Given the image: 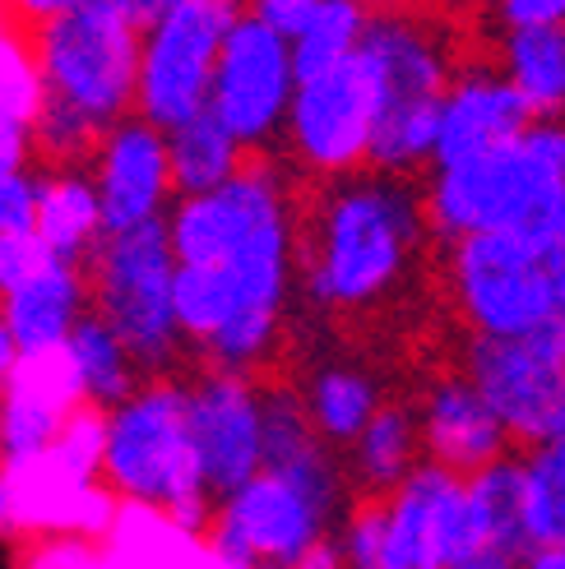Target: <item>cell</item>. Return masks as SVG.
<instances>
[{"instance_id": "1", "label": "cell", "mask_w": 565, "mask_h": 569, "mask_svg": "<svg viewBox=\"0 0 565 569\" xmlns=\"http://www.w3.org/2000/svg\"><path fill=\"white\" fill-rule=\"evenodd\" d=\"M427 204L408 177L357 172L329 181L297 227V288L329 316L380 306L427 241Z\"/></svg>"}, {"instance_id": "2", "label": "cell", "mask_w": 565, "mask_h": 569, "mask_svg": "<svg viewBox=\"0 0 565 569\" xmlns=\"http://www.w3.org/2000/svg\"><path fill=\"white\" fill-rule=\"evenodd\" d=\"M357 66L371 83V172L413 177L436 153V126L445 93L455 83V47L449 33L417 10L371 14L357 47Z\"/></svg>"}, {"instance_id": "3", "label": "cell", "mask_w": 565, "mask_h": 569, "mask_svg": "<svg viewBox=\"0 0 565 569\" xmlns=\"http://www.w3.org/2000/svg\"><path fill=\"white\" fill-rule=\"evenodd\" d=\"M102 487L135 509L162 515L167 523L190 537L209 532L218 500L209 496L200 463H195L181 380L153 376L126 403L107 412Z\"/></svg>"}, {"instance_id": "4", "label": "cell", "mask_w": 565, "mask_h": 569, "mask_svg": "<svg viewBox=\"0 0 565 569\" xmlns=\"http://www.w3.org/2000/svg\"><path fill=\"white\" fill-rule=\"evenodd\" d=\"M445 288L473 338H538L565 316V209L515 232L449 241Z\"/></svg>"}, {"instance_id": "5", "label": "cell", "mask_w": 565, "mask_h": 569, "mask_svg": "<svg viewBox=\"0 0 565 569\" xmlns=\"http://www.w3.org/2000/svg\"><path fill=\"white\" fill-rule=\"evenodd\" d=\"M348 515V472L334 449L265 468L241 491L218 500L205 542L222 569H297L306 551L329 542Z\"/></svg>"}, {"instance_id": "6", "label": "cell", "mask_w": 565, "mask_h": 569, "mask_svg": "<svg viewBox=\"0 0 565 569\" xmlns=\"http://www.w3.org/2000/svg\"><path fill=\"white\" fill-rule=\"evenodd\" d=\"M422 204L432 232L445 241L515 232L552 218L565 209V117L533 121L511 144L436 167Z\"/></svg>"}, {"instance_id": "7", "label": "cell", "mask_w": 565, "mask_h": 569, "mask_svg": "<svg viewBox=\"0 0 565 569\" xmlns=\"http://www.w3.org/2000/svg\"><path fill=\"white\" fill-rule=\"evenodd\" d=\"M47 107L89 126L98 139L135 117L139 89V28L107 0H89L33 33Z\"/></svg>"}, {"instance_id": "8", "label": "cell", "mask_w": 565, "mask_h": 569, "mask_svg": "<svg viewBox=\"0 0 565 569\" xmlns=\"http://www.w3.org/2000/svg\"><path fill=\"white\" fill-rule=\"evenodd\" d=\"M89 310L111 325L145 380L167 376L181 352L177 329V254L167 241V222H145L130 232H107L83 260Z\"/></svg>"}, {"instance_id": "9", "label": "cell", "mask_w": 565, "mask_h": 569, "mask_svg": "<svg viewBox=\"0 0 565 569\" xmlns=\"http://www.w3.org/2000/svg\"><path fill=\"white\" fill-rule=\"evenodd\" d=\"M246 14V0H177L139 33L135 117L162 134L209 111V89L222 42Z\"/></svg>"}, {"instance_id": "10", "label": "cell", "mask_w": 565, "mask_h": 569, "mask_svg": "<svg viewBox=\"0 0 565 569\" xmlns=\"http://www.w3.org/2000/svg\"><path fill=\"white\" fill-rule=\"evenodd\" d=\"M293 93H297V70H293L288 38L246 10L228 33V42H222L214 89H209V111L250 153L282 134Z\"/></svg>"}, {"instance_id": "11", "label": "cell", "mask_w": 565, "mask_h": 569, "mask_svg": "<svg viewBox=\"0 0 565 569\" xmlns=\"http://www.w3.org/2000/svg\"><path fill=\"white\" fill-rule=\"evenodd\" d=\"M464 376L511 445L538 449L565 436V361L538 338H468Z\"/></svg>"}, {"instance_id": "12", "label": "cell", "mask_w": 565, "mask_h": 569, "mask_svg": "<svg viewBox=\"0 0 565 569\" xmlns=\"http://www.w3.org/2000/svg\"><path fill=\"white\" fill-rule=\"evenodd\" d=\"M371 126L376 102L366 83L357 56L325 74L297 79V93L288 107V153L297 158L301 172L320 181H344L371 167Z\"/></svg>"}, {"instance_id": "13", "label": "cell", "mask_w": 565, "mask_h": 569, "mask_svg": "<svg viewBox=\"0 0 565 569\" xmlns=\"http://www.w3.org/2000/svg\"><path fill=\"white\" fill-rule=\"evenodd\" d=\"M195 463L214 500H228L265 472V389L256 376L200 371L186 385Z\"/></svg>"}, {"instance_id": "14", "label": "cell", "mask_w": 565, "mask_h": 569, "mask_svg": "<svg viewBox=\"0 0 565 569\" xmlns=\"http://www.w3.org/2000/svg\"><path fill=\"white\" fill-rule=\"evenodd\" d=\"M89 177L102 204L107 232H130V227L162 222L177 204L172 158H167V134L139 117H126L102 134V144L89 158Z\"/></svg>"}, {"instance_id": "15", "label": "cell", "mask_w": 565, "mask_h": 569, "mask_svg": "<svg viewBox=\"0 0 565 569\" xmlns=\"http://www.w3.org/2000/svg\"><path fill=\"white\" fill-rule=\"evenodd\" d=\"M83 408L79 385L70 376L66 348L47 357H23L14 380L0 389V468L19 472L47 459L70 412Z\"/></svg>"}, {"instance_id": "16", "label": "cell", "mask_w": 565, "mask_h": 569, "mask_svg": "<svg viewBox=\"0 0 565 569\" xmlns=\"http://www.w3.org/2000/svg\"><path fill=\"white\" fill-rule=\"evenodd\" d=\"M417 431H422V453L427 463L473 477L511 453V436L487 408V398L468 385L464 371L436 376L417 403Z\"/></svg>"}, {"instance_id": "17", "label": "cell", "mask_w": 565, "mask_h": 569, "mask_svg": "<svg viewBox=\"0 0 565 569\" xmlns=\"http://www.w3.org/2000/svg\"><path fill=\"white\" fill-rule=\"evenodd\" d=\"M528 126H533V111L511 89L500 66H468L455 74V83L445 93L432 167H455L496 144H511Z\"/></svg>"}, {"instance_id": "18", "label": "cell", "mask_w": 565, "mask_h": 569, "mask_svg": "<svg viewBox=\"0 0 565 569\" xmlns=\"http://www.w3.org/2000/svg\"><path fill=\"white\" fill-rule=\"evenodd\" d=\"M83 316H89V278L83 264L70 260H51L33 282L0 297V325L14 333L23 357L61 352Z\"/></svg>"}, {"instance_id": "19", "label": "cell", "mask_w": 565, "mask_h": 569, "mask_svg": "<svg viewBox=\"0 0 565 569\" xmlns=\"http://www.w3.org/2000/svg\"><path fill=\"white\" fill-rule=\"evenodd\" d=\"M297 398H301L310 426H316V436L329 449H348L366 431V421L385 408L380 380L366 371L361 361H348V357L310 366L297 385Z\"/></svg>"}, {"instance_id": "20", "label": "cell", "mask_w": 565, "mask_h": 569, "mask_svg": "<svg viewBox=\"0 0 565 569\" xmlns=\"http://www.w3.org/2000/svg\"><path fill=\"white\" fill-rule=\"evenodd\" d=\"M42 246L56 260L83 264L107 237L102 227V204L89 167H47L38 177V227Z\"/></svg>"}, {"instance_id": "21", "label": "cell", "mask_w": 565, "mask_h": 569, "mask_svg": "<svg viewBox=\"0 0 565 569\" xmlns=\"http://www.w3.org/2000/svg\"><path fill=\"white\" fill-rule=\"evenodd\" d=\"M422 468V431L417 408L385 403L366 431L348 445V481L361 491V500H389L404 481Z\"/></svg>"}, {"instance_id": "22", "label": "cell", "mask_w": 565, "mask_h": 569, "mask_svg": "<svg viewBox=\"0 0 565 569\" xmlns=\"http://www.w3.org/2000/svg\"><path fill=\"white\" fill-rule=\"evenodd\" d=\"M66 361H70V376L79 385L83 408H98V412H111L117 403H126V398L139 385H145V371L135 366V357L126 352V343L111 333L107 320L93 316V310L70 333Z\"/></svg>"}, {"instance_id": "23", "label": "cell", "mask_w": 565, "mask_h": 569, "mask_svg": "<svg viewBox=\"0 0 565 569\" xmlns=\"http://www.w3.org/2000/svg\"><path fill=\"white\" fill-rule=\"evenodd\" d=\"M500 74L524 98L533 121L565 111V28H511L500 38Z\"/></svg>"}, {"instance_id": "24", "label": "cell", "mask_w": 565, "mask_h": 569, "mask_svg": "<svg viewBox=\"0 0 565 569\" xmlns=\"http://www.w3.org/2000/svg\"><path fill=\"white\" fill-rule=\"evenodd\" d=\"M473 519L483 528L487 551H500L511 560H524L528 547V523H524V453H505L500 463L464 477Z\"/></svg>"}, {"instance_id": "25", "label": "cell", "mask_w": 565, "mask_h": 569, "mask_svg": "<svg viewBox=\"0 0 565 569\" xmlns=\"http://www.w3.org/2000/svg\"><path fill=\"white\" fill-rule=\"evenodd\" d=\"M167 158H172L177 199L228 186L246 167V149L228 134V126H222L214 111H200V117H190L186 126L167 130Z\"/></svg>"}, {"instance_id": "26", "label": "cell", "mask_w": 565, "mask_h": 569, "mask_svg": "<svg viewBox=\"0 0 565 569\" xmlns=\"http://www.w3.org/2000/svg\"><path fill=\"white\" fill-rule=\"evenodd\" d=\"M385 569H445L432 537V477L422 463L385 500Z\"/></svg>"}, {"instance_id": "27", "label": "cell", "mask_w": 565, "mask_h": 569, "mask_svg": "<svg viewBox=\"0 0 565 569\" xmlns=\"http://www.w3.org/2000/svg\"><path fill=\"white\" fill-rule=\"evenodd\" d=\"M366 14L357 0H325L320 10H310L297 33L288 38L293 47V70L297 79H310V74H325L334 66H344L357 56L361 38H366Z\"/></svg>"}, {"instance_id": "28", "label": "cell", "mask_w": 565, "mask_h": 569, "mask_svg": "<svg viewBox=\"0 0 565 569\" xmlns=\"http://www.w3.org/2000/svg\"><path fill=\"white\" fill-rule=\"evenodd\" d=\"M528 547H565V436L524 453Z\"/></svg>"}, {"instance_id": "29", "label": "cell", "mask_w": 565, "mask_h": 569, "mask_svg": "<svg viewBox=\"0 0 565 569\" xmlns=\"http://www.w3.org/2000/svg\"><path fill=\"white\" fill-rule=\"evenodd\" d=\"M42 107H47V83L38 70L33 33H23L19 23L0 28V121L38 130Z\"/></svg>"}, {"instance_id": "30", "label": "cell", "mask_w": 565, "mask_h": 569, "mask_svg": "<svg viewBox=\"0 0 565 569\" xmlns=\"http://www.w3.org/2000/svg\"><path fill=\"white\" fill-rule=\"evenodd\" d=\"M334 547L344 569H385V500L348 505L344 523L334 528Z\"/></svg>"}, {"instance_id": "31", "label": "cell", "mask_w": 565, "mask_h": 569, "mask_svg": "<svg viewBox=\"0 0 565 569\" xmlns=\"http://www.w3.org/2000/svg\"><path fill=\"white\" fill-rule=\"evenodd\" d=\"M56 254L42 246L38 232H19V237H0V297L19 292L23 282H33Z\"/></svg>"}, {"instance_id": "32", "label": "cell", "mask_w": 565, "mask_h": 569, "mask_svg": "<svg viewBox=\"0 0 565 569\" xmlns=\"http://www.w3.org/2000/svg\"><path fill=\"white\" fill-rule=\"evenodd\" d=\"M38 227V177L10 172L0 177V237H19Z\"/></svg>"}, {"instance_id": "33", "label": "cell", "mask_w": 565, "mask_h": 569, "mask_svg": "<svg viewBox=\"0 0 565 569\" xmlns=\"http://www.w3.org/2000/svg\"><path fill=\"white\" fill-rule=\"evenodd\" d=\"M500 28H565V0H492Z\"/></svg>"}, {"instance_id": "34", "label": "cell", "mask_w": 565, "mask_h": 569, "mask_svg": "<svg viewBox=\"0 0 565 569\" xmlns=\"http://www.w3.org/2000/svg\"><path fill=\"white\" fill-rule=\"evenodd\" d=\"M325 0H246V10L265 19L269 28H278L282 38H293L297 33V23L310 14V10H320Z\"/></svg>"}, {"instance_id": "35", "label": "cell", "mask_w": 565, "mask_h": 569, "mask_svg": "<svg viewBox=\"0 0 565 569\" xmlns=\"http://www.w3.org/2000/svg\"><path fill=\"white\" fill-rule=\"evenodd\" d=\"M79 6H89V0H10V14H14V23L23 28V33H38L42 23L61 19Z\"/></svg>"}, {"instance_id": "36", "label": "cell", "mask_w": 565, "mask_h": 569, "mask_svg": "<svg viewBox=\"0 0 565 569\" xmlns=\"http://www.w3.org/2000/svg\"><path fill=\"white\" fill-rule=\"evenodd\" d=\"M28 162H33V130L0 121V177L28 172Z\"/></svg>"}, {"instance_id": "37", "label": "cell", "mask_w": 565, "mask_h": 569, "mask_svg": "<svg viewBox=\"0 0 565 569\" xmlns=\"http://www.w3.org/2000/svg\"><path fill=\"white\" fill-rule=\"evenodd\" d=\"M107 6L117 10L126 23H135L139 33H145V28H149V23H158L167 10L177 6V0H107Z\"/></svg>"}, {"instance_id": "38", "label": "cell", "mask_w": 565, "mask_h": 569, "mask_svg": "<svg viewBox=\"0 0 565 569\" xmlns=\"http://www.w3.org/2000/svg\"><path fill=\"white\" fill-rule=\"evenodd\" d=\"M23 366V352H19V343H14V333L0 325V389H6L10 380H14V371Z\"/></svg>"}, {"instance_id": "39", "label": "cell", "mask_w": 565, "mask_h": 569, "mask_svg": "<svg viewBox=\"0 0 565 569\" xmlns=\"http://www.w3.org/2000/svg\"><path fill=\"white\" fill-rule=\"evenodd\" d=\"M10 532H19V500H14L6 468H0V537H10Z\"/></svg>"}, {"instance_id": "40", "label": "cell", "mask_w": 565, "mask_h": 569, "mask_svg": "<svg viewBox=\"0 0 565 569\" xmlns=\"http://www.w3.org/2000/svg\"><path fill=\"white\" fill-rule=\"evenodd\" d=\"M297 569H344V560H338V547H334V537H329V542H320L316 551H306V556L297 560Z\"/></svg>"}, {"instance_id": "41", "label": "cell", "mask_w": 565, "mask_h": 569, "mask_svg": "<svg viewBox=\"0 0 565 569\" xmlns=\"http://www.w3.org/2000/svg\"><path fill=\"white\" fill-rule=\"evenodd\" d=\"M524 569H565V547H538L519 560Z\"/></svg>"}, {"instance_id": "42", "label": "cell", "mask_w": 565, "mask_h": 569, "mask_svg": "<svg viewBox=\"0 0 565 569\" xmlns=\"http://www.w3.org/2000/svg\"><path fill=\"white\" fill-rule=\"evenodd\" d=\"M455 569H524V565L511 560V556H500V551H483V556H473V560H464Z\"/></svg>"}, {"instance_id": "43", "label": "cell", "mask_w": 565, "mask_h": 569, "mask_svg": "<svg viewBox=\"0 0 565 569\" xmlns=\"http://www.w3.org/2000/svg\"><path fill=\"white\" fill-rule=\"evenodd\" d=\"M357 6H361L366 14H404V10L417 6V0H357Z\"/></svg>"}, {"instance_id": "44", "label": "cell", "mask_w": 565, "mask_h": 569, "mask_svg": "<svg viewBox=\"0 0 565 569\" xmlns=\"http://www.w3.org/2000/svg\"><path fill=\"white\" fill-rule=\"evenodd\" d=\"M14 23V14H10V0H0V28H10Z\"/></svg>"}]
</instances>
